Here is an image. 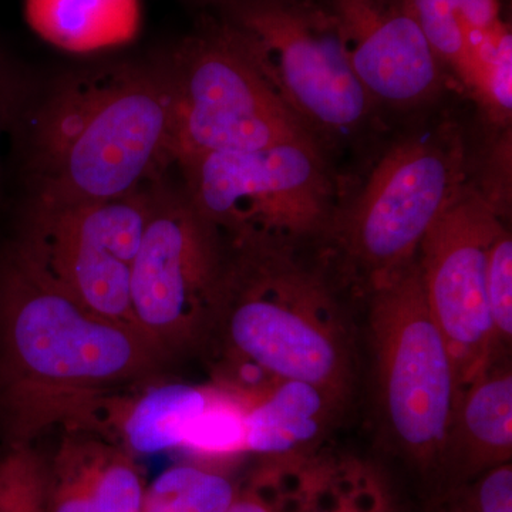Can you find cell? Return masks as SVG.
<instances>
[{
    "mask_svg": "<svg viewBox=\"0 0 512 512\" xmlns=\"http://www.w3.org/2000/svg\"><path fill=\"white\" fill-rule=\"evenodd\" d=\"M163 356L47 279L15 241L0 254V427L9 447L74 430L104 394L157 376Z\"/></svg>",
    "mask_w": 512,
    "mask_h": 512,
    "instance_id": "obj_1",
    "label": "cell"
},
{
    "mask_svg": "<svg viewBox=\"0 0 512 512\" xmlns=\"http://www.w3.org/2000/svg\"><path fill=\"white\" fill-rule=\"evenodd\" d=\"M25 146L32 200L104 201L160 183L175 164L167 70L72 74L33 113Z\"/></svg>",
    "mask_w": 512,
    "mask_h": 512,
    "instance_id": "obj_2",
    "label": "cell"
},
{
    "mask_svg": "<svg viewBox=\"0 0 512 512\" xmlns=\"http://www.w3.org/2000/svg\"><path fill=\"white\" fill-rule=\"evenodd\" d=\"M272 238L228 241L211 332L228 360L266 377L311 383L336 403L348 389V332L325 276Z\"/></svg>",
    "mask_w": 512,
    "mask_h": 512,
    "instance_id": "obj_3",
    "label": "cell"
},
{
    "mask_svg": "<svg viewBox=\"0 0 512 512\" xmlns=\"http://www.w3.org/2000/svg\"><path fill=\"white\" fill-rule=\"evenodd\" d=\"M370 288V339L384 427L404 456L427 470L440 467L456 379L430 313L417 256L370 282Z\"/></svg>",
    "mask_w": 512,
    "mask_h": 512,
    "instance_id": "obj_4",
    "label": "cell"
},
{
    "mask_svg": "<svg viewBox=\"0 0 512 512\" xmlns=\"http://www.w3.org/2000/svg\"><path fill=\"white\" fill-rule=\"evenodd\" d=\"M184 194L228 241L298 244L332 231L335 184L318 140L185 158Z\"/></svg>",
    "mask_w": 512,
    "mask_h": 512,
    "instance_id": "obj_5",
    "label": "cell"
},
{
    "mask_svg": "<svg viewBox=\"0 0 512 512\" xmlns=\"http://www.w3.org/2000/svg\"><path fill=\"white\" fill-rule=\"evenodd\" d=\"M165 70L175 164L200 154L318 140L266 82L225 20L185 39Z\"/></svg>",
    "mask_w": 512,
    "mask_h": 512,
    "instance_id": "obj_6",
    "label": "cell"
},
{
    "mask_svg": "<svg viewBox=\"0 0 512 512\" xmlns=\"http://www.w3.org/2000/svg\"><path fill=\"white\" fill-rule=\"evenodd\" d=\"M229 23L266 82L315 136L363 123L372 96L353 73L338 23L311 0H224Z\"/></svg>",
    "mask_w": 512,
    "mask_h": 512,
    "instance_id": "obj_7",
    "label": "cell"
},
{
    "mask_svg": "<svg viewBox=\"0 0 512 512\" xmlns=\"http://www.w3.org/2000/svg\"><path fill=\"white\" fill-rule=\"evenodd\" d=\"M227 245L183 192L153 187L131 275L134 328L165 362L210 336Z\"/></svg>",
    "mask_w": 512,
    "mask_h": 512,
    "instance_id": "obj_8",
    "label": "cell"
},
{
    "mask_svg": "<svg viewBox=\"0 0 512 512\" xmlns=\"http://www.w3.org/2000/svg\"><path fill=\"white\" fill-rule=\"evenodd\" d=\"M154 185L104 201L32 200L16 245L86 311L136 330L131 275Z\"/></svg>",
    "mask_w": 512,
    "mask_h": 512,
    "instance_id": "obj_9",
    "label": "cell"
},
{
    "mask_svg": "<svg viewBox=\"0 0 512 512\" xmlns=\"http://www.w3.org/2000/svg\"><path fill=\"white\" fill-rule=\"evenodd\" d=\"M460 137L437 130L400 141L384 154L332 231L369 281L414 261L431 225L466 187Z\"/></svg>",
    "mask_w": 512,
    "mask_h": 512,
    "instance_id": "obj_10",
    "label": "cell"
},
{
    "mask_svg": "<svg viewBox=\"0 0 512 512\" xmlns=\"http://www.w3.org/2000/svg\"><path fill=\"white\" fill-rule=\"evenodd\" d=\"M503 224L493 202L466 185L431 225L417 262L431 316L453 363L456 396L497 357L487 298L488 248Z\"/></svg>",
    "mask_w": 512,
    "mask_h": 512,
    "instance_id": "obj_11",
    "label": "cell"
},
{
    "mask_svg": "<svg viewBox=\"0 0 512 512\" xmlns=\"http://www.w3.org/2000/svg\"><path fill=\"white\" fill-rule=\"evenodd\" d=\"M325 6L373 100L416 106L437 93L441 64L402 0H328Z\"/></svg>",
    "mask_w": 512,
    "mask_h": 512,
    "instance_id": "obj_12",
    "label": "cell"
},
{
    "mask_svg": "<svg viewBox=\"0 0 512 512\" xmlns=\"http://www.w3.org/2000/svg\"><path fill=\"white\" fill-rule=\"evenodd\" d=\"M211 387L148 377L104 394L74 430L99 434L136 457L180 450Z\"/></svg>",
    "mask_w": 512,
    "mask_h": 512,
    "instance_id": "obj_13",
    "label": "cell"
},
{
    "mask_svg": "<svg viewBox=\"0 0 512 512\" xmlns=\"http://www.w3.org/2000/svg\"><path fill=\"white\" fill-rule=\"evenodd\" d=\"M146 485L137 457L119 444L66 430L47 461L46 512H140Z\"/></svg>",
    "mask_w": 512,
    "mask_h": 512,
    "instance_id": "obj_14",
    "label": "cell"
},
{
    "mask_svg": "<svg viewBox=\"0 0 512 512\" xmlns=\"http://www.w3.org/2000/svg\"><path fill=\"white\" fill-rule=\"evenodd\" d=\"M511 457L512 373L503 355L458 392L440 467L458 485Z\"/></svg>",
    "mask_w": 512,
    "mask_h": 512,
    "instance_id": "obj_15",
    "label": "cell"
},
{
    "mask_svg": "<svg viewBox=\"0 0 512 512\" xmlns=\"http://www.w3.org/2000/svg\"><path fill=\"white\" fill-rule=\"evenodd\" d=\"M37 36L70 53L127 45L141 28L140 0H25Z\"/></svg>",
    "mask_w": 512,
    "mask_h": 512,
    "instance_id": "obj_16",
    "label": "cell"
},
{
    "mask_svg": "<svg viewBox=\"0 0 512 512\" xmlns=\"http://www.w3.org/2000/svg\"><path fill=\"white\" fill-rule=\"evenodd\" d=\"M329 397L311 383L284 380L249 407L247 451L286 456L319 436Z\"/></svg>",
    "mask_w": 512,
    "mask_h": 512,
    "instance_id": "obj_17",
    "label": "cell"
},
{
    "mask_svg": "<svg viewBox=\"0 0 512 512\" xmlns=\"http://www.w3.org/2000/svg\"><path fill=\"white\" fill-rule=\"evenodd\" d=\"M440 64L456 70L468 37L503 23L500 0H402Z\"/></svg>",
    "mask_w": 512,
    "mask_h": 512,
    "instance_id": "obj_18",
    "label": "cell"
},
{
    "mask_svg": "<svg viewBox=\"0 0 512 512\" xmlns=\"http://www.w3.org/2000/svg\"><path fill=\"white\" fill-rule=\"evenodd\" d=\"M495 121L510 119L512 110V35L503 22L468 43L454 70Z\"/></svg>",
    "mask_w": 512,
    "mask_h": 512,
    "instance_id": "obj_19",
    "label": "cell"
},
{
    "mask_svg": "<svg viewBox=\"0 0 512 512\" xmlns=\"http://www.w3.org/2000/svg\"><path fill=\"white\" fill-rule=\"evenodd\" d=\"M237 494L235 484L220 471L178 464L146 485L140 512H224Z\"/></svg>",
    "mask_w": 512,
    "mask_h": 512,
    "instance_id": "obj_20",
    "label": "cell"
},
{
    "mask_svg": "<svg viewBox=\"0 0 512 512\" xmlns=\"http://www.w3.org/2000/svg\"><path fill=\"white\" fill-rule=\"evenodd\" d=\"M252 403L217 384L200 416L191 424L180 450L201 461L228 460L248 453L247 413Z\"/></svg>",
    "mask_w": 512,
    "mask_h": 512,
    "instance_id": "obj_21",
    "label": "cell"
},
{
    "mask_svg": "<svg viewBox=\"0 0 512 512\" xmlns=\"http://www.w3.org/2000/svg\"><path fill=\"white\" fill-rule=\"evenodd\" d=\"M47 460L35 444L12 446L0 458V512H46Z\"/></svg>",
    "mask_w": 512,
    "mask_h": 512,
    "instance_id": "obj_22",
    "label": "cell"
},
{
    "mask_svg": "<svg viewBox=\"0 0 512 512\" xmlns=\"http://www.w3.org/2000/svg\"><path fill=\"white\" fill-rule=\"evenodd\" d=\"M430 512H512L511 463L448 488Z\"/></svg>",
    "mask_w": 512,
    "mask_h": 512,
    "instance_id": "obj_23",
    "label": "cell"
},
{
    "mask_svg": "<svg viewBox=\"0 0 512 512\" xmlns=\"http://www.w3.org/2000/svg\"><path fill=\"white\" fill-rule=\"evenodd\" d=\"M487 298L495 339L505 352L512 338V238L503 224L488 248Z\"/></svg>",
    "mask_w": 512,
    "mask_h": 512,
    "instance_id": "obj_24",
    "label": "cell"
},
{
    "mask_svg": "<svg viewBox=\"0 0 512 512\" xmlns=\"http://www.w3.org/2000/svg\"><path fill=\"white\" fill-rule=\"evenodd\" d=\"M224 512H278L268 501L259 494V491H238L237 497Z\"/></svg>",
    "mask_w": 512,
    "mask_h": 512,
    "instance_id": "obj_25",
    "label": "cell"
},
{
    "mask_svg": "<svg viewBox=\"0 0 512 512\" xmlns=\"http://www.w3.org/2000/svg\"><path fill=\"white\" fill-rule=\"evenodd\" d=\"M12 92L5 74L0 69V131H2L3 124L8 123L10 116L13 113Z\"/></svg>",
    "mask_w": 512,
    "mask_h": 512,
    "instance_id": "obj_26",
    "label": "cell"
},
{
    "mask_svg": "<svg viewBox=\"0 0 512 512\" xmlns=\"http://www.w3.org/2000/svg\"><path fill=\"white\" fill-rule=\"evenodd\" d=\"M222 2H224V0H222Z\"/></svg>",
    "mask_w": 512,
    "mask_h": 512,
    "instance_id": "obj_27",
    "label": "cell"
}]
</instances>
